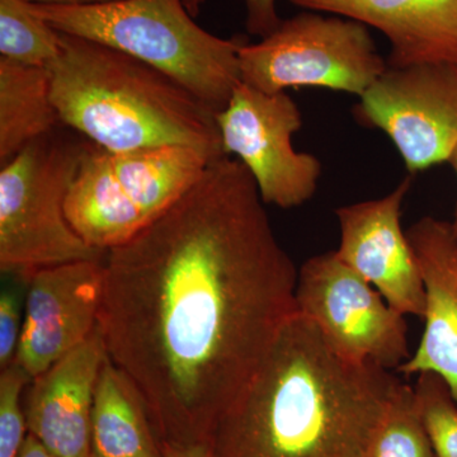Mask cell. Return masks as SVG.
Segmentation results:
<instances>
[{
	"instance_id": "obj_1",
	"label": "cell",
	"mask_w": 457,
	"mask_h": 457,
	"mask_svg": "<svg viewBox=\"0 0 457 457\" xmlns=\"http://www.w3.org/2000/svg\"><path fill=\"white\" fill-rule=\"evenodd\" d=\"M297 275L253 177L228 155L106 252L98 328L161 442H210L296 312Z\"/></svg>"
},
{
	"instance_id": "obj_2",
	"label": "cell",
	"mask_w": 457,
	"mask_h": 457,
	"mask_svg": "<svg viewBox=\"0 0 457 457\" xmlns=\"http://www.w3.org/2000/svg\"><path fill=\"white\" fill-rule=\"evenodd\" d=\"M337 353L295 312L253 378L216 422L213 457H370L400 383Z\"/></svg>"
},
{
	"instance_id": "obj_3",
	"label": "cell",
	"mask_w": 457,
	"mask_h": 457,
	"mask_svg": "<svg viewBox=\"0 0 457 457\" xmlns=\"http://www.w3.org/2000/svg\"><path fill=\"white\" fill-rule=\"evenodd\" d=\"M49 69L62 126L95 145L111 152L180 145L225 155L212 108L137 57L60 32Z\"/></svg>"
},
{
	"instance_id": "obj_4",
	"label": "cell",
	"mask_w": 457,
	"mask_h": 457,
	"mask_svg": "<svg viewBox=\"0 0 457 457\" xmlns=\"http://www.w3.org/2000/svg\"><path fill=\"white\" fill-rule=\"evenodd\" d=\"M31 9L56 31L107 45L170 75L216 114L240 83L246 38L218 37L195 22L183 0H121L97 7Z\"/></svg>"
},
{
	"instance_id": "obj_5",
	"label": "cell",
	"mask_w": 457,
	"mask_h": 457,
	"mask_svg": "<svg viewBox=\"0 0 457 457\" xmlns=\"http://www.w3.org/2000/svg\"><path fill=\"white\" fill-rule=\"evenodd\" d=\"M89 141L65 126L33 141L0 168V270L25 279L71 262L104 260L66 215Z\"/></svg>"
},
{
	"instance_id": "obj_6",
	"label": "cell",
	"mask_w": 457,
	"mask_h": 457,
	"mask_svg": "<svg viewBox=\"0 0 457 457\" xmlns=\"http://www.w3.org/2000/svg\"><path fill=\"white\" fill-rule=\"evenodd\" d=\"M213 158L168 145L111 152L88 143L66 201V215L87 245L106 253L163 215Z\"/></svg>"
},
{
	"instance_id": "obj_7",
	"label": "cell",
	"mask_w": 457,
	"mask_h": 457,
	"mask_svg": "<svg viewBox=\"0 0 457 457\" xmlns=\"http://www.w3.org/2000/svg\"><path fill=\"white\" fill-rule=\"evenodd\" d=\"M240 82L266 93L319 87L361 97L385 73L369 27L339 16L303 12L258 44L239 50Z\"/></svg>"
},
{
	"instance_id": "obj_8",
	"label": "cell",
	"mask_w": 457,
	"mask_h": 457,
	"mask_svg": "<svg viewBox=\"0 0 457 457\" xmlns=\"http://www.w3.org/2000/svg\"><path fill=\"white\" fill-rule=\"evenodd\" d=\"M296 312L311 319L345 359L398 370L411 356L405 317L338 257L309 258L297 275Z\"/></svg>"
},
{
	"instance_id": "obj_9",
	"label": "cell",
	"mask_w": 457,
	"mask_h": 457,
	"mask_svg": "<svg viewBox=\"0 0 457 457\" xmlns=\"http://www.w3.org/2000/svg\"><path fill=\"white\" fill-rule=\"evenodd\" d=\"M216 122L222 152L245 165L264 204L293 209L311 200L321 163L294 149L303 116L287 93L262 92L240 82Z\"/></svg>"
},
{
	"instance_id": "obj_10",
	"label": "cell",
	"mask_w": 457,
	"mask_h": 457,
	"mask_svg": "<svg viewBox=\"0 0 457 457\" xmlns=\"http://www.w3.org/2000/svg\"><path fill=\"white\" fill-rule=\"evenodd\" d=\"M360 98L354 117L384 131L411 173L449 162L457 145V66H387Z\"/></svg>"
},
{
	"instance_id": "obj_11",
	"label": "cell",
	"mask_w": 457,
	"mask_h": 457,
	"mask_svg": "<svg viewBox=\"0 0 457 457\" xmlns=\"http://www.w3.org/2000/svg\"><path fill=\"white\" fill-rule=\"evenodd\" d=\"M25 282L22 333L14 363L33 380L79 347L97 328L104 258L41 269Z\"/></svg>"
},
{
	"instance_id": "obj_12",
	"label": "cell",
	"mask_w": 457,
	"mask_h": 457,
	"mask_svg": "<svg viewBox=\"0 0 457 457\" xmlns=\"http://www.w3.org/2000/svg\"><path fill=\"white\" fill-rule=\"evenodd\" d=\"M411 186L408 177L387 196L337 210L341 243L336 252L393 309L404 317L423 319L425 285L407 233L400 225L403 203Z\"/></svg>"
},
{
	"instance_id": "obj_13",
	"label": "cell",
	"mask_w": 457,
	"mask_h": 457,
	"mask_svg": "<svg viewBox=\"0 0 457 457\" xmlns=\"http://www.w3.org/2000/svg\"><path fill=\"white\" fill-rule=\"evenodd\" d=\"M107 359L101 330L31 381L25 399L29 435L57 457H90L92 409Z\"/></svg>"
},
{
	"instance_id": "obj_14",
	"label": "cell",
	"mask_w": 457,
	"mask_h": 457,
	"mask_svg": "<svg viewBox=\"0 0 457 457\" xmlns=\"http://www.w3.org/2000/svg\"><path fill=\"white\" fill-rule=\"evenodd\" d=\"M405 233L425 285V332L417 351L396 371L440 375L457 403V237L450 221L431 216Z\"/></svg>"
},
{
	"instance_id": "obj_15",
	"label": "cell",
	"mask_w": 457,
	"mask_h": 457,
	"mask_svg": "<svg viewBox=\"0 0 457 457\" xmlns=\"http://www.w3.org/2000/svg\"><path fill=\"white\" fill-rule=\"evenodd\" d=\"M296 7L357 21L384 33L389 68L457 66V0H287Z\"/></svg>"
},
{
	"instance_id": "obj_16",
	"label": "cell",
	"mask_w": 457,
	"mask_h": 457,
	"mask_svg": "<svg viewBox=\"0 0 457 457\" xmlns=\"http://www.w3.org/2000/svg\"><path fill=\"white\" fill-rule=\"evenodd\" d=\"M90 457H163L143 396L108 356L93 400Z\"/></svg>"
},
{
	"instance_id": "obj_17",
	"label": "cell",
	"mask_w": 457,
	"mask_h": 457,
	"mask_svg": "<svg viewBox=\"0 0 457 457\" xmlns=\"http://www.w3.org/2000/svg\"><path fill=\"white\" fill-rule=\"evenodd\" d=\"M60 126L50 69L0 57V165Z\"/></svg>"
},
{
	"instance_id": "obj_18",
	"label": "cell",
	"mask_w": 457,
	"mask_h": 457,
	"mask_svg": "<svg viewBox=\"0 0 457 457\" xmlns=\"http://www.w3.org/2000/svg\"><path fill=\"white\" fill-rule=\"evenodd\" d=\"M60 54V32L26 0H0V57L49 69Z\"/></svg>"
},
{
	"instance_id": "obj_19",
	"label": "cell",
	"mask_w": 457,
	"mask_h": 457,
	"mask_svg": "<svg viewBox=\"0 0 457 457\" xmlns=\"http://www.w3.org/2000/svg\"><path fill=\"white\" fill-rule=\"evenodd\" d=\"M370 457H436L411 385L400 381L372 441Z\"/></svg>"
},
{
	"instance_id": "obj_20",
	"label": "cell",
	"mask_w": 457,
	"mask_h": 457,
	"mask_svg": "<svg viewBox=\"0 0 457 457\" xmlns=\"http://www.w3.org/2000/svg\"><path fill=\"white\" fill-rule=\"evenodd\" d=\"M416 398L436 457H457V403L440 375L418 376Z\"/></svg>"
},
{
	"instance_id": "obj_21",
	"label": "cell",
	"mask_w": 457,
	"mask_h": 457,
	"mask_svg": "<svg viewBox=\"0 0 457 457\" xmlns=\"http://www.w3.org/2000/svg\"><path fill=\"white\" fill-rule=\"evenodd\" d=\"M31 378L16 363L0 374V457H17L25 444L27 428L25 402L26 385Z\"/></svg>"
},
{
	"instance_id": "obj_22",
	"label": "cell",
	"mask_w": 457,
	"mask_h": 457,
	"mask_svg": "<svg viewBox=\"0 0 457 457\" xmlns=\"http://www.w3.org/2000/svg\"><path fill=\"white\" fill-rule=\"evenodd\" d=\"M22 312L16 285L3 288L0 295V369L13 365L22 333Z\"/></svg>"
},
{
	"instance_id": "obj_23",
	"label": "cell",
	"mask_w": 457,
	"mask_h": 457,
	"mask_svg": "<svg viewBox=\"0 0 457 457\" xmlns=\"http://www.w3.org/2000/svg\"><path fill=\"white\" fill-rule=\"evenodd\" d=\"M246 29L251 35L264 38L276 31L282 20L276 11V0H245Z\"/></svg>"
},
{
	"instance_id": "obj_24",
	"label": "cell",
	"mask_w": 457,
	"mask_h": 457,
	"mask_svg": "<svg viewBox=\"0 0 457 457\" xmlns=\"http://www.w3.org/2000/svg\"><path fill=\"white\" fill-rule=\"evenodd\" d=\"M163 457H213L210 442H195V444H176V442H161Z\"/></svg>"
},
{
	"instance_id": "obj_25",
	"label": "cell",
	"mask_w": 457,
	"mask_h": 457,
	"mask_svg": "<svg viewBox=\"0 0 457 457\" xmlns=\"http://www.w3.org/2000/svg\"><path fill=\"white\" fill-rule=\"evenodd\" d=\"M32 4L54 5V7H97L112 4L121 0H26Z\"/></svg>"
},
{
	"instance_id": "obj_26",
	"label": "cell",
	"mask_w": 457,
	"mask_h": 457,
	"mask_svg": "<svg viewBox=\"0 0 457 457\" xmlns=\"http://www.w3.org/2000/svg\"><path fill=\"white\" fill-rule=\"evenodd\" d=\"M17 457H57L47 450L35 436L27 435L25 444Z\"/></svg>"
},
{
	"instance_id": "obj_27",
	"label": "cell",
	"mask_w": 457,
	"mask_h": 457,
	"mask_svg": "<svg viewBox=\"0 0 457 457\" xmlns=\"http://www.w3.org/2000/svg\"><path fill=\"white\" fill-rule=\"evenodd\" d=\"M185 2L186 8L189 12L192 17H197L200 14L201 7L204 3V0H183Z\"/></svg>"
},
{
	"instance_id": "obj_28",
	"label": "cell",
	"mask_w": 457,
	"mask_h": 457,
	"mask_svg": "<svg viewBox=\"0 0 457 457\" xmlns=\"http://www.w3.org/2000/svg\"><path fill=\"white\" fill-rule=\"evenodd\" d=\"M449 163L453 165V170L456 171L457 176V145L455 149H453V154H451L449 159ZM451 227H453V233L457 237V203L455 207V213H453V220L451 221Z\"/></svg>"
}]
</instances>
